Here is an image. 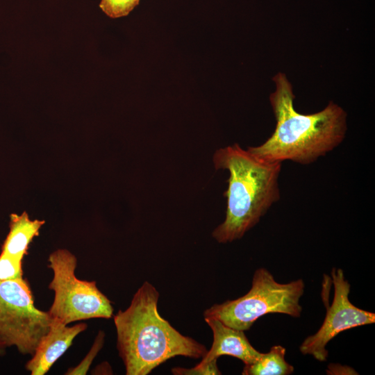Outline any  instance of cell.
<instances>
[{
  "label": "cell",
  "instance_id": "obj_1",
  "mask_svg": "<svg viewBox=\"0 0 375 375\" xmlns=\"http://www.w3.org/2000/svg\"><path fill=\"white\" fill-rule=\"evenodd\" d=\"M275 91L269 97L276 119L272 135L262 144L249 147L256 156L271 162L291 160L308 165L333 150L344 140L347 114L330 102L312 114L298 112L294 107L292 85L284 74L274 77Z\"/></svg>",
  "mask_w": 375,
  "mask_h": 375
},
{
  "label": "cell",
  "instance_id": "obj_2",
  "mask_svg": "<svg viewBox=\"0 0 375 375\" xmlns=\"http://www.w3.org/2000/svg\"><path fill=\"white\" fill-rule=\"evenodd\" d=\"M159 292L144 282L114 316L117 347L127 375H146L169 358H202L206 347L176 331L158 311Z\"/></svg>",
  "mask_w": 375,
  "mask_h": 375
},
{
  "label": "cell",
  "instance_id": "obj_3",
  "mask_svg": "<svg viewBox=\"0 0 375 375\" xmlns=\"http://www.w3.org/2000/svg\"><path fill=\"white\" fill-rule=\"evenodd\" d=\"M213 162L216 169L229 172L226 217L212 232L218 242L227 243L242 238L279 200L282 162L264 160L238 144L217 150Z\"/></svg>",
  "mask_w": 375,
  "mask_h": 375
},
{
  "label": "cell",
  "instance_id": "obj_4",
  "mask_svg": "<svg viewBox=\"0 0 375 375\" xmlns=\"http://www.w3.org/2000/svg\"><path fill=\"white\" fill-rule=\"evenodd\" d=\"M304 290L303 279L281 283L269 270L260 267L255 271L251 288L247 294L214 304L204 311V318H216L226 326L245 331L258 318L269 313L299 317L302 312L300 299Z\"/></svg>",
  "mask_w": 375,
  "mask_h": 375
},
{
  "label": "cell",
  "instance_id": "obj_5",
  "mask_svg": "<svg viewBox=\"0 0 375 375\" xmlns=\"http://www.w3.org/2000/svg\"><path fill=\"white\" fill-rule=\"evenodd\" d=\"M48 267L53 275L49 288L54 292L48 313L67 325L92 318L109 319L113 308L110 301L98 289L94 281H82L76 276V256L60 249L49 257Z\"/></svg>",
  "mask_w": 375,
  "mask_h": 375
},
{
  "label": "cell",
  "instance_id": "obj_6",
  "mask_svg": "<svg viewBox=\"0 0 375 375\" xmlns=\"http://www.w3.org/2000/svg\"><path fill=\"white\" fill-rule=\"evenodd\" d=\"M52 319L38 309L31 290L22 278L0 281V340L33 356L48 333Z\"/></svg>",
  "mask_w": 375,
  "mask_h": 375
},
{
  "label": "cell",
  "instance_id": "obj_7",
  "mask_svg": "<svg viewBox=\"0 0 375 375\" xmlns=\"http://www.w3.org/2000/svg\"><path fill=\"white\" fill-rule=\"evenodd\" d=\"M331 277L334 286L332 304L327 308L324 322L319 330L303 341L299 347L303 355H310L319 362L327 360L328 343L340 333L357 326L374 324L375 314L354 306L349 299L351 285L343 270L333 267Z\"/></svg>",
  "mask_w": 375,
  "mask_h": 375
},
{
  "label": "cell",
  "instance_id": "obj_8",
  "mask_svg": "<svg viewBox=\"0 0 375 375\" xmlns=\"http://www.w3.org/2000/svg\"><path fill=\"white\" fill-rule=\"evenodd\" d=\"M211 328L213 342L209 351L202 357L201 361L194 367L174 368L175 374H221L217 365V360L222 356H230L242 360L244 365L257 361L262 353L256 350L249 342L244 331L226 326L213 317L204 318Z\"/></svg>",
  "mask_w": 375,
  "mask_h": 375
},
{
  "label": "cell",
  "instance_id": "obj_9",
  "mask_svg": "<svg viewBox=\"0 0 375 375\" xmlns=\"http://www.w3.org/2000/svg\"><path fill=\"white\" fill-rule=\"evenodd\" d=\"M87 328L85 323L67 326L52 319L48 333L39 343L32 358L26 364L31 375H44L71 346L74 339Z\"/></svg>",
  "mask_w": 375,
  "mask_h": 375
},
{
  "label": "cell",
  "instance_id": "obj_10",
  "mask_svg": "<svg viewBox=\"0 0 375 375\" xmlns=\"http://www.w3.org/2000/svg\"><path fill=\"white\" fill-rule=\"evenodd\" d=\"M44 224L43 220L31 219L26 212L12 214L10 231L2 245L1 253L22 261L30 243Z\"/></svg>",
  "mask_w": 375,
  "mask_h": 375
},
{
  "label": "cell",
  "instance_id": "obj_11",
  "mask_svg": "<svg viewBox=\"0 0 375 375\" xmlns=\"http://www.w3.org/2000/svg\"><path fill=\"white\" fill-rule=\"evenodd\" d=\"M286 349L281 345H274L265 353H262L255 362L244 365L243 375H289L294 367L285 358Z\"/></svg>",
  "mask_w": 375,
  "mask_h": 375
},
{
  "label": "cell",
  "instance_id": "obj_12",
  "mask_svg": "<svg viewBox=\"0 0 375 375\" xmlns=\"http://www.w3.org/2000/svg\"><path fill=\"white\" fill-rule=\"evenodd\" d=\"M140 3V0H101L99 8L112 19L127 16Z\"/></svg>",
  "mask_w": 375,
  "mask_h": 375
},
{
  "label": "cell",
  "instance_id": "obj_13",
  "mask_svg": "<svg viewBox=\"0 0 375 375\" xmlns=\"http://www.w3.org/2000/svg\"><path fill=\"white\" fill-rule=\"evenodd\" d=\"M22 260L10 256L0 254V281L22 278Z\"/></svg>",
  "mask_w": 375,
  "mask_h": 375
},
{
  "label": "cell",
  "instance_id": "obj_14",
  "mask_svg": "<svg viewBox=\"0 0 375 375\" xmlns=\"http://www.w3.org/2000/svg\"><path fill=\"white\" fill-rule=\"evenodd\" d=\"M104 335V333L100 331L94 340V342L91 349L88 353L86 356L76 367L69 369L67 373H65V374L74 375L87 374V372L89 369L92 362V360H94L96 355L101 349L103 344Z\"/></svg>",
  "mask_w": 375,
  "mask_h": 375
},
{
  "label": "cell",
  "instance_id": "obj_15",
  "mask_svg": "<svg viewBox=\"0 0 375 375\" xmlns=\"http://www.w3.org/2000/svg\"><path fill=\"white\" fill-rule=\"evenodd\" d=\"M328 374H355V370L348 366H342L338 364H330L326 370Z\"/></svg>",
  "mask_w": 375,
  "mask_h": 375
},
{
  "label": "cell",
  "instance_id": "obj_16",
  "mask_svg": "<svg viewBox=\"0 0 375 375\" xmlns=\"http://www.w3.org/2000/svg\"><path fill=\"white\" fill-rule=\"evenodd\" d=\"M6 347V346L4 344V343L0 340V355L3 354Z\"/></svg>",
  "mask_w": 375,
  "mask_h": 375
}]
</instances>
